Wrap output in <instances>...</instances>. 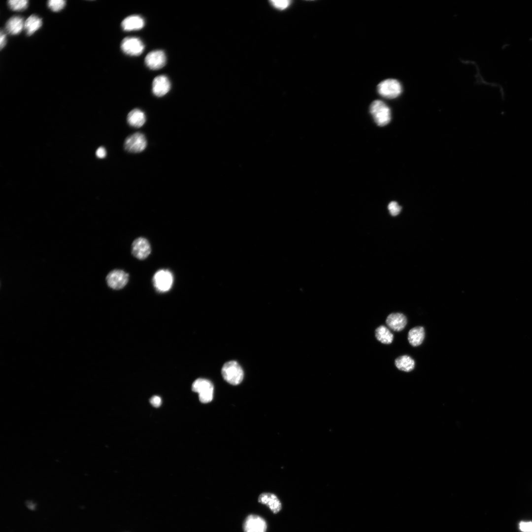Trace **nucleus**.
Instances as JSON below:
<instances>
[{
    "mask_svg": "<svg viewBox=\"0 0 532 532\" xmlns=\"http://www.w3.org/2000/svg\"><path fill=\"white\" fill-rule=\"evenodd\" d=\"M369 111L374 122L379 126H384L391 121L390 108L380 100H375L370 105Z\"/></svg>",
    "mask_w": 532,
    "mask_h": 532,
    "instance_id": "obj_1",
    "label": "nucleus"
},
{
    "mask_svg": "<svg viewBox=\"0 0 532 532\" xmlns=\"http://www.w3.org/2000/svg\"><path fill=\"white\" fill-rule=\"evenodd\" d=\"M221 373L224 380L233 385L240 384L243 378V370L237 362L231 361L224 364Z\"/></svg>",
    "mask_w": 532,
    "mask_h": 532,
    "instance_id": "obj_2",
    "label": "nucleus"
},
{
    "mask_svg": "<svg viewBox=\"0 0 532 532\" xmlns=\"http://www.w3.org/2000/svg\"><path fill=\"white\" fill-rule=\"evenodd\" d=\"M192 390L199 394L200 400L202 403L210 402L213 397V385L209 380L199 378L192 385Z\"/></svg>",
    "mask_w": 532,
    "mask_h": 532,
    "instance_id": "obj_3",
    "label": "nucleus"
},
{
    "mask_svg": "<svg viewBox=\"0 0 532 532\" xmlns=\"http://www.w3.org/2000/svg\"><path fill=\"white\" fill-rule=\"evenodd\" d=\"M377 91L383 97L394 99L401 94L402 88L397 80L388 79L382 81L378 85Z\"/></svg>",
    "mask_w": 532,
    "mask_h": 532,
    "instance_id": "obj_4",
    "label": "nucleus"
},
{
    "mask_svg": "<svg viewBox=\"0 0 532 532\" xmlns=\"http://www.w3.org/2000/svg\"><path fill=\"white\" fill-rule=\"evenodd\" d=\"M153 281L154 286L158 291L167 292L170 290L172 285L173 275L167 269H161L155 273Z\"/></svg>",
    "mask_w": 532,
    "mask_h": 532,
    "instance_id": "obj_5",
    "label": "nucleus"
},
{
    "mask_svg": "<svg viewBox=\"0 0 532 532\" xmlns=\"http://www.w3.org/2000/svg\"><path fill=\"white\" fill-rule=\"evenodd\" d=\"M124 146L125 149L129 152L139 153L146 147V138L143 134L135 133L126 138Z\"/></svg>",
    "mask_w": 532,
    "mask_h": 532,
    "instance_id": "obj_6",
    "label": "nucleus"
},
{
    "mask_svg": "<svg viewBox=\"0 0 532 532\" xmlns=\"http://www.w3.org/2000/svg\"><path fill=\"white\" fill-rule=\"evenodd\" d=\"M143 42L136 37H127L123 39L121 48L126 54L130 56H139L144 51Z\"/></svg>",
    "mask_w": 532,
    "mask_h": 532,
    "instance_id": "obj_7",
    "label": "nucleus"
},
{
    "mask_svg": "<svg viewBox=\"0 0 532 532\" xmlns=\"http://www.w3.org/2000/svg\"><path fill=\"white\" fill-rule=\"evenodd\" d=\"M129 274L120 269L110 271L106 276V282L109 287L115 290L123 288L127 284Z\"/></svg>",
    "mask_w": 532,
    "mask_h": 532,
    "instance_id": "obj_8",
    "label": "nucleus"
},
{
    "mask_svg": "<svg viewBox=\"0 0 532 532\" xmlns=\"http://www.w3.org/2000/svg\"><path fill=\"white\" fill-rule=\"evenodd\" d=\"M166 56L162 50H154L149 52L145 58L146 66L152 70H157L164 67L166 63Z\"/></svg>",
    "mask_w": 532,
    "mask_h": 532,
    "instance_id": "obj_9",
    "label": "nucleus"
},
{
    "mask_svg": "<svg viewBox=\"0 0 532 532\" xmlns=\"http://www.w3.org/2000/svg\"><path fill=\"white\" fill-rule=\"evenodd\" d=\"M150 252V245L146 238L140 237L133 241L132 245V253L137 259L144 260L149 255Z\"/></svg>",
    "mask_w": 532,
    "mask_h": 532,
    "instance_id": "obj_10",
    "label": "nucleus"
},
{
    "mask_svg": "<svg viewBox=\"0 0 532 532\" xmlns=\"http://www.w3.org/2000/svg\"><path fill=\"white\" fill-rule=\"evenodd\" d=\"M266 524L264 519L256 515H250L243 524L244 532H266Z\"/></svg>",
    "mask_w": 532,
    "mask_h": 532,
    "instance_id": "obj_11",
    "label": "nucleus"
},
{
    "mask_svg": "<svg viewBox=\"0 0 532 532\" xmlns=\"http://www.w3.org/2000/svg\"><path fill=\"white\" fill-rule=\"evenodd\" d=\"M170 86V82L166 76L164 75H159L153 80L152 92L156 96L161 97L169 92Z\"/></svg>",
    "mask_w": 532,
    "mask_h": 532,
    "instance_id": "obj_12",
    "label": "nucleus"
},
{
    "mask_svg": "<svg viewBox=\"0 0 532 532\" xmlns=\"http://www.w3.org/2000/svg\"><path fill=\"white\" fill-rule=\"evenodd\" d=\"M258 501L261 503L267 505L274 514L279 512L282 508V505L279 499L276 495L272 493H264L261 494L258 498Z\"/></svg>",
    "mask_w": 532,
    "mask_h": 532,
    "instance_id": "obj_13",
    "label": "nucleus"
},
{
    "mask_svg": "<svg viewBox=\"0 0 532 532\" xmlns=\"http://www.w3.org/2000/svg\"><path fill=\"white\" fill-rule=\"evenodd\" d=\"M386 322L390 329L398 332L405 328L407 319L405 316L401 313H393L388 316Z\"/></svg>",
    "mask_w": 532,
    "mask_h": 532,
    "instance_id": "obj_14",
    "label": "nucleus"
},
{
    "mask_svg": "<svg viewBox=\"0 0 532 532\" xmlns=\"http://www.w3.org/2000/svg\"><path fill=\"white\" fill-rule=\"evenodd\" d=\"M145 25L144 19L139 15H131L125 18L121 23L125 31H136L141 29Z\"/></svg>",
    "mask_w": 532,
    "mask_h": 532,
    "instance_id": "obj_15",
    "label": "nucleus"
},
{
    "mask_svg": "<svg viewBox=\"0 0 532 532\" xmlns=\"http://www.w3.org/2000/svg\"><path fill=\"white\" fill-rule=\"evenodd\" d=\"M24 23L23 19L18 16H14L10 18L5 24L6 32L12 35H17L20 33L24 29Z\"/></svg>",
    "mask_w": 532,
    "mask_h": 532,
    "instance_id": "obj_16",
    "label": "nucleus"
},
{
    "mask_svg": "<svg viewBox=\"0 0 532 532\" xmlns=\"http://www.w3.org/2000/svg\"><path fill=\"white\" fill-rule=\"evenodd\" d=\"M145 121L146 116L144 113L139 109H133L128 114L127 122L132 127H141L144 124Z\"/></svg>",
    "mask_w": 532,
    "mask_h": 532,
    "instance_id": "obj_17",
    "label": "nucleus"
},
{
    "mask_svg": "<svg viewBox=\"0 0 532 532\" xmlns=\"http://www.w3.org/2000/svg\"><path fill=\"white\" fill-rule=\"evenodd\" d=\"M42 24L41 19L37 15L33 14L25 21L24 29L26 34L30 36L39 29Z\"/></svg>",
    "mask_w": 532,
    "mask_h": 532,
    "instance_id": "obj_18",
    "label": "nucleus"
},
{
    "mask_svg": "<svg viewBox=\"0 0 532 532\" xmlns=\"http://www.w3.org/2000/svg\"><path fill=\"white\" fill-rule=\"evenodd\" d=\"M425 335V330L423 327H416L409 331L408 340L412 346H418L423 342Z\"/></svg>",
    "mask_w": 532,
    "mask_h": 532,
    "instance_id": "obj_19",
    "label": "nucleus"
},
{
    "mask_svg": "<svg viewBox=\"0 0 532 532\" xmlns=\"http://www.w3.org/2000/svg\"><path fill=\"white\" fill-rule=\"evenodd\" d=\"M395 364L399 369L409 372L414 369L415 362L410 356L403 355L395 360Z\"/></svg>",
    "mask_w": 532,
    "mask_h": 532,
    "instance_id": "obj_20",
    "label": "nucleus"
},
{
    "mask_svg": "<svg viewBox=\"0 0 532 532\" xmlns=\"http://www.w3.org/2000/svg\"><path fill=\"white\" fill-rule=\"evenodd\" d=\"M375 337L378 341L384 344H390L394 339L393 334L384 326H380L375 330Z\"/></svg>",
    "mask_w": 532,
    "mask_h": 532,
    "instance_id": "obj_21",
    "label": "nucleus"
},
{
    "mask_svg": "<svg viewBox=\"0 0 532 532\" xmlns=\"http://www.w3.org/2000/svg\"><path fill=\"white\" fill-rule=\"evenodd\" d=\"M7 3L9 8L13 11H22L26 9L28 5L27 0H10Z\"/></svg>",
    "mask_w": 532,
    "mask_h": 532,
    "instance_id": "obj_22",
    "label": "nucleus"
},
{
    "mask_svg": "<svg viewBox=\"0 0 532 532\" xmlns=\"http://www.w3.org/2000/svg\"><path fill=\"white\" fill-rule=\"evenodd\" d=\"M66 3V1L64 0H49L47 2V5L52 11L58 12L64 8Z\"/></svg>",
    "mask_w": 532,
    "mask_h": 532,
    "instance_id": "obj_23",
    "label": "nucleus"
},
{
    "mask_svg": "<svg viewBox=\"0 0 532 532\" xmlns=\"http://www.w3.org/2000/svg\"><path fill=\"white\" fill-rule=\"evenodd\" d=\"M272 5L279 10H284L290 4L291 1L288 0H272L270 1Z\"/></svg>",
    "mask_w": 532,
    "mask_h": 532,
    "instance_id": "obj_24",
    "label": "nucleus"
},
{
    "mask_svg": "<svg viewBox=\"0 0 532 532\" xmlns=\"http://www.w3.org/2000/svg\"><path fill=\"white\" fill-rule=\"evenodd\" d=\"M388 208L392 216H396L400 212L401 207L396 201H393L389 204Z\"/></svg>",
    "mask_w": 532,
    "mask_h": 532,
    "instance_id": "obj_25",
    "label": "nucleus"
},
{
    "mask_svg": "<svg viewBox=\"0 0 532 532\" xmlns=\"http://www.w3.org/2000/svg\"><path fill=\"white\" fill-rule=\"evenodd\" d=\"M521 531L524 532H532V522H521L519 524Z\"/></svg>",
    "mask_w": 532,
    "mask_h": 532,
    "instance_id": "obj_26",
    "label": "nucleus"
},
{
    "mask_svg": "<svg viewBox=\"0 0 532 532\" xmlns=\"http://www.w3.org/2000/svg\"><path fill=\"white\" fill-rule=\"evenodd\" d=\"M150 402L153 406L157 407L161 405L162 400L159 396H155L151 398Z\"/></svg>",
    "mask_w": 532,
    "mask_h": 532,
    "instance_id": "obj_27",
    "label": "nucleus"
},
{
    "mask_svg": "<svg viewBox=\"0 0 532 532\" xmlns=\"http://www.w3.org/2000/svg\"><path fill=\"white\" fill-rule=\"evenodd\" d=\"M6 44V35L3 31L0 32V47L1 50Z\"/></svg>",
    "mask_w": 532,
    "mask_h": 532,
    "instance_id": "obj_28",
    "label": "nucleus"
},
{
    "mask_svg": "<svg viewBox=\"0 0 532 532\" xmlns=\"http://www.w3.org/2000/svg\"><path fill=\"white\" fill-rule=\"evenodd\" d=\"M106 150L102 147H100V148H99L96 151V155L98 158H103L105 157L106 156Z\"/></svg>",
    "mask_w": 532,
    "mask_h": 532,
    "instance_id": "obj_29",
    "label": "nucleus"
}]
</instances>
